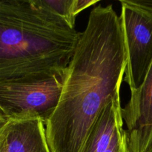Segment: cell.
Here are the masks:
<instances>
[{
    "mask_svg": "<svg viewBox=\"0 0 152 152\" xmlns=\"http://www.w3.org/2000/svg\"><path fill=\"white\" fill-rule=\"evenodd\" d=\"M126 52L120 16L98 5L89 14L65 71L56 108L45 123L50 152H79L124 80Z\"/></svg>",
    "mask_w": 152,
    "mask_h": 152,
    "instance_id": "1",
    "label": "cell"
},
{
    "mask_svg": "<svg viewBox=\"0 0 152 152\" xmlns=\"http://www.w3.org/2000/svg\"><path fill=\"white\" fill-rule=\"evenodd\" d=\"M80 34L44 0H0V80L64 76Z\"/></svg>",
    "mask_w": 152,
    "mask_h": 152,
    "instance_id": "2",
    "label": "cell"
},
{
    "mask_svg": "<svg viewBox=\"0 0 152 152\" xmlns=\"http://www.w3.org/2000/svg\"><path fill=\"white\" fill-rule=\"evenodd\" d=\"M63 76L0 80V111L8 120L39 117L45 123L56 108Z\"/></svg>",
    "mask_w": 152,
    "mask_h": 152,
    "instance_id": "3",
    "label": "cell"
},
{
    "mask_svg": "<svg viewBox=\"0 0 152 152\" xmlns=\"http://www.w3.org/2000/svg\"><path fill=\"white\" fill-rule=\"evenodd\" d=\"M120 26L126 52L124 81L131 92L143 83L152 62V13L134 1H120Z\"/></svg>",
    "mask_w": 152,
    "mask_h": 152,
    "instance_id": "4",
    "label": "cell"
},
{
    "mask_svg": "<svg viewBox=\"0 0 152 152\" xmlns=\"http://www.w3.org/2000/svg\"><path fill=\"white\" fill-rule=\"evenodd\" d=\"M129 152H147L152 145V62L143 83L131 92L122 108Z\"/></svg>",
    "mask_w": 152,
    "mask_h": 152,
    "instance_id": "5",
    "label": "cell"
},
{
    "mask_svg": "<svg viewBox=\"0 0 152 152\" xmlns=\"http://www.w3.org/2000/svg\"><path fill=\"white\" fill-rule=\"evenodd\" d=\"M1 133V152H50L45 122L39 117L9 120Z\"/></svg>",
    "mask_w": 152,
    "mask_h": 152,
    "instance_id": "6",
    "label": "cell"
},
{
    "mask_svg": "<svg viewBox=\"0 0 152 152\" xmlns=\"http://www.w3.org/2000/svg\"><path fill=\"white\" fill-rule=\"evenodd\" d=\"M120 94L114 96L91 129L79 152H105L118 129L124 125Z\"/></svg>",
    "mask_w": 152,
    "mask_h": 152,
    "instance_id": "7",
    "label": "cell"
},
{
    "mask_svg": "<svg viewBox=\"0 0 152 152\" xmlns=\"http://www.w3.org/2000/svg\"><path fill=\"white\" fill-rule=\"evenodd\" d=\"M44 1L55 14L62 18L72 28H75L77 15L98 2L94 0H44Z\"/></svg>",
    "mask_w": 152,
    "mask_h": 152,
    "instance_id": "8",
    "label": "cell"
},
{
    "mask_svg": "<svg viewBox=\"0 0 152 152\" xmlns=\"http://www.w3.org/2000/svg\"><path fill=\"white\" fill-rule=\"evenodd\" d=\"M105 152H129L127 134L123 126L119 128L109 147Z\"/></svg>",
    "mask_w": 152,
    "mask_h": 152,
    "instance_id": "9",
    "label": "cell"
},
{
    "mask_svg": "<svg viewBox=\"0 0 152 152\" xmlns=\"http://www.w3.org/2000/svg\"><path fill=\"white\" fill-rule=\"evenodd\" d=\"M137 5L145 9L152 13V0L147 1V0H141V1H134Z\"/></svg>",
    "mask_w": 152,
    "mask_h": 152,
    "instance_id": "10",
    "label": "cell"
},
{
    "mask_svg": "<svg viewBox=\"0 0 152 152\" xmlns=\"http://www.w3.org/2000/svg\"><path fill=\"white\" fill-rule=\"evenodd\" d=\"M8 121L9 120L7 118V117L0 111V131L6 126Z\"/></svg>",
    "mask_w": 152,
    "mask_h": 152,
    "instance_id": "11",
    "label": "cell"
},
{
    "mask_svg": "<svg viewBox=\"0 0 152 152\" xmlns=\"http://www.w3.org/2000/svg\"><path fill=\"white\" fill-rule=\"evenodd\" d=\"M1 129V130H2ZM1 130L0 131V149H1V140H2V134H1Z\"/></svg>",
    "mask_w": 152,
    "mask_h": 152,
    "instance_id": "12",
    "label": "cell"
},
{
    "mask_svg": "<svg viewBox=\"0 0 152 152\" xmlns=\"http://www.w3.org/2000/svg\"><path fill=\"white\" fill-rule=\"evenodd\" d=\"M147 152H152V145H151V148H149V150H148V151H147Z\"/></svg>",
    "mask_w": 152,
    "mask_h": 152,
    "instance_id": "13",
    "label": "cell"
},
{
    "mask_svg": "<svg viewBox=\"0 0 152 152\" xmlns=\"http://www.w3.org/2000/svg\"><path fill=\"white\" fill-rule=\"evenodd\" d=\"M2 134V133H1ZM1 141H2V140H1ZM0 152H1V149H0Z\"/></svg>",
    "mask_w": 152,
    "mask_h": 152,
    "instance_id": "14",
    "label": "cell"
}]
</instances>
